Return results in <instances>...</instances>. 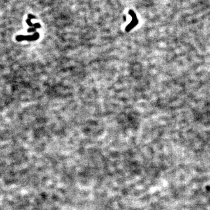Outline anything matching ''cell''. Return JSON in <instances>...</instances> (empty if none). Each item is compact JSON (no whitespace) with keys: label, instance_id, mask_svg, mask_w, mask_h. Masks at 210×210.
I'll list each match as a JSON object with an SVG mask.
<instances>
[{"label":"cell","instance_id":"cell-1","mask_svg":"<svg viewBox=\"0 0 210 210\" xmlns=\"http://www.w3.org/2000/svg\"><path fill=\"white\" fill-rule=\"evenodd\" d=\"M38 33H36L34 36H18L17 38V40L18 41H21V40H36L37 39H38V36H37Z\"/></svg>","mask_w":210,"mask_h":210}]
</instances>
